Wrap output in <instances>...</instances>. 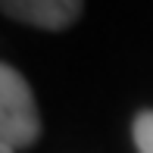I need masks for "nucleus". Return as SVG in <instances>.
<instances>
[{
    "instance_id": "obj_1",
    "label": "nucleus",
    "mask_w": 153,
    "mask_h": 153,
    "mask_svg": "<svg viewBox=\"0 0 153 153\" xmlns=\"http://www.w3.org/2000/svg\"><path fill=\"white\" fill-rule=\"evenodd\" d=\"M41 137L38 103L19 69L0 66V141L10 147H31Z\"/></svg>"
},
{
    "instance_id": "obj_2",
    "label": "nucleus",
    "mask_w": 153,
    "mask_h": 153,
    "mask_svg": "<svg viewBox=\"0 0 153 153\" xmlns=\"http://www.w3.org/2000/svg\"><path fill=\"white\" fill-rule=\"evenodd\" d=\"M81 0H0L3 16L31 28L62 31L81 16Z\"/></svg>"
},
{
    "instance_id": "obj_3",
    "label": "nucleus",
    "mask_w": 153,
    "mask_h": 153,
    "mask_svg": "<svg viewBox=\"0 0 153 153\" xmlns=\"http://www.w3.org/2000/svg\"><path fill=\"white\" fill-rule=\"evenodd\" d=\"M131 134H134L137 153H153V109H144V113L134 116Z\"/></svg>"
},
{
    "instance_id": "obj_4",
    "label": "nucleus",
    "mask_w": 153,
    "mask_h": 153,
    "mask_svg": "<svg viewBox=\"0 0 153 153\" xmlns=\"http://www.w3.org/2000/svg\"><path fill=\"white\" fill-rule=\"evenodd\" d=\"M0 153H16V147H10V144H3V141H0Z\"/></svg>"
}]
</instances>
